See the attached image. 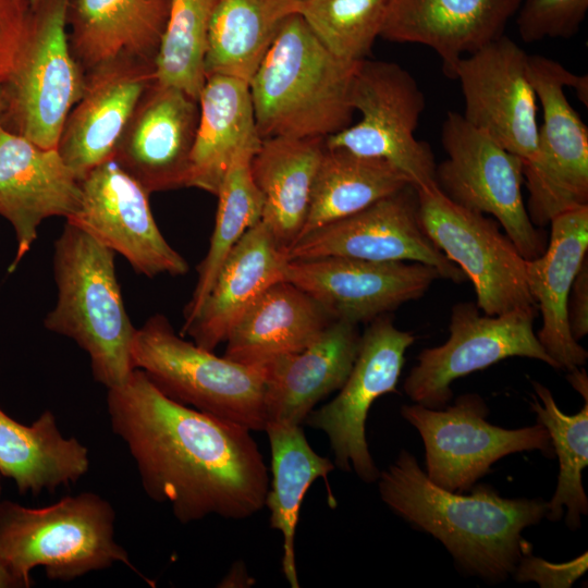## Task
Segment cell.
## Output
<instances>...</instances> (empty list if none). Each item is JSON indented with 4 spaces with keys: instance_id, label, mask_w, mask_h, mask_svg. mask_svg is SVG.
I'll list each match as a JSON object with an SVG mask.
<instances>
[{
    "instance_id": "1",
    "label": "cell",
    "mask_w": 588,
    "mask_h": 588,
    "mask_svg": "<svg viewBox=\"0 0 588 588\" xmlns=\"http://www.w3.org/2000/svg\"><path fill=\"white\" fill-rule=\"evenodd\" d=\"M107 409L144 491L180 523L244 519L264 509L268 468L249 429L172 400L138 368L108 389Z\"/></svg>"
},
{
    "instance_id": "2",
    "label": "cell",
    "mask_w": 588,
    "mask_h": 588,
    "mask_svg": "<svg viewBox=\"0 0 588 588\" xmlns=\"http://www.w3.org/2000/svg\"><path fill=\"white\" fill-rule=\"evenodd\" d=\"M378 488L394 514L438 539L463 572L492 584L507 579L530 553L523 530L547 513L542 499L503 498L488 485L469 494L443 489L406 450L380 471Z\"/></svg>"
},
{
    "instance_id": "3",
    "label": "cell",
    "mask_w": 588,
    "mask_h": 588,
    "mask_svg": "<svg viewBox=\"0 0 588 588\" xmlns=\"http://www.w3.org/2000/svg\"><path fill=\"white\" fill-rule=\"evenodd\" d=\"M359 62L333 56L298 13L290 16L248 83L260 138H327L350 126Z\"/></svg>"
},
{
    "instance_id": "4",
    "label": "cell",
    "mask_w": 588,
    "mask_h": 588,
    "mask_svg": "<svg viewBox=\"0 0 588 588\" xmlns=\"http://www.w3.org/2000/svg\"><path fill=\"white\" fill-rule=\"evenodd\" d=\"M115 253L65 220L54 241L57 302L47 330L75 341L89 356L94 379L107 389L133 371L136 328L126 311L117 278Z\"/></svg>"
},
{
    "instance_id": "5",
    "label": "cell",
    "mask_w": 588,
    "mask_h": 588,
    "mask_svg": "<svg viewBox=\"0 0 588 588\" xmlns=\"http://www.w3.org/2000/svg\"><path fill=\"white\" fill-rule=\"evenodd\" d=\"M115 512L100 495L84 492L30 509L0 503V558L25 587L30 571L45 568L50 579L73 580L117 562L133 571L126 550L114 540Z\"/></svg>"
},
{
    "instance_id": "6",
    "label": "cell",
    "mask_w": 588,
    "mask_h": 588,
    "mask_svg": "<svg viewBox=\"0 0 588 588\" xmlns=\"http://www.w3.org/2000/svg\"><path fill=\"white\" fill-rule=\"evenodd\" d=\"M212 352L176 334L156 314L136 329L132 362L172 400L250 431L265 430L267 369Z\"/></svg>"
},
{
    "instance_id": "7",
    "label": "cell",
    "mask_w": 588,
    "mask_h": 588,
    "mask_svg": "<svg viewBox=\"0 0 588 588\" xmlns=\"http://www.w3.org/2000/svg\"><path fill=\"white\" fill-rule=\"evenodd\" d=\"M68 4L69 0H39L32 8L14 64L0 84V126L44 148L58 147L85 84L69 45Z\"/></svg>"
},
{
    "instance_id": "8",
    "label": "cell",
    "mask_w": 588,
    "mask_h": 588,
    "mask_svg": "<svg viewBox=\"0 0 588 588\" xmlns=\"http://www.w3.org/2000/svg\"><path fill=\"white\" fill-rule=\"evenodd\" d=\"M528 76L542 110L535 158L523 163L527 212L542 228L560 213L588 205V128L569 103L572 87L588 106V76L558 61L528 54Z\"/></svg>"
},
{
    "instance_id": "9",
    "label": "cell",
    "mask_w": 588,
    "mask_h": 588,
    "mask_svg": "<svg viewBox=\"0 0 588 588\" xmlns=\"http://www.w3.org/2000/svg\"><path fill=\"white\" fill-rule=\"evenodd\" d=\"M350 101L360 120L328 136V148L385 160L415 188L436 183V160L428 143L415 137L426 107L414 76L395 62L365 59L354 73Z\"/></svg>"
},
{
    "instance_id": "10",
    "label": "cell",
    "mask_w": 588,
    "mask_h": 588,
    "mask_svg": "<svg viewBox=\"0 0 588 588\" xmlns=\"http://www.w3.org/2000/svg\"><path fill=\"white\" fill-rule=\"evenodd\" d=\"M441 142L446 159L436 167L440 191L467 209L492 216L526 260L540 256L548 243L524 204L523 160L452 111Z\"/></svg>"
},
{
    "instance_id": "11",
    "label": "cell",
    "mask_w": 588,
    "mask_h": 588,
    "mask_svg": "<svg viewBox=\"0 0 588 588\" xmlns=\"http://www.w3.org/2000/svg\"><path fill=\"white\" fill-rule=\"evenodd\" d=\"M488 413L486 402L476 393L463 394L445 408L417 403L401 407L403 418L420 433L425 473L433 483L465 492L506 455L538 450L553 457L549 432L541 424L505 429L490 424L486 419Z\"/></svg>"
},
{
    "instance_id": "12",
    "label": "cell",
    "mask_w": 588,
    "mask_h": 588,
    "mask_svg": "<svg viewBox=\"0 0 588 588\" xmlns=\"http://www.w3.org/2000/svg\"><path fill=\"white\" fill-rule=\"evenodd\" d=\"M416 191L425 232L471 281L483 314L537 309L527 286L526 259L493 218L452 201L438 186Z\"/></svg>"
},
{
    "instance_id": "13",
    "label": "cell",
    "mask_w": 588,
    "mask_h": 588,
    "mask_svg": "<svg viewBox=\"0 0 588 588\" xmlns=\"http://www.w3.org/2000/svg\"><path fill=\"white\" fill-rule=\"evenodd\" d=\"M471 302H458L451 311L450 336L422 350L404 381L406 395L428 408H442L452 399L451 383L509 357L541 360L559 369L534 330L537 309L481 315Z\"/></svg>"
},
{
    "instance_id": "14",
    "label": "cell",
    "mask_w": 588,
    "mask_h": 588,
    "mask_svg": "<svg viewBox=\"0 0 588 588\" xmlns=\"http://www.w3.org/2000/svg\"><path fill=\"white\" fill-rule=\"evenodd\" d=\"M416 338L395 327L387 314L369 322L360 336L352 370L338 395L305 419L329 439L334 465L343 471L354 470L365 482L380 475L366 440V419L373 402L396 392L405 352Z\"/></svg>"
},
{
    "instance_id": "15",
    "label": "cell",
    "mask_w": 588,
    "mask_h": 588,
    "mask_svg": "<svg viewBox=\"0 0 588 588\" xmlns=\"http://www.w3.org/2000/svg\"><path fill=\"white\" fill-rule=\"evenodd\" d=\"M289 260L346 257L369 261H409L431 266L441 279L455 283L467 278L425 232L418 197L412 184L366 208L318 228L287 250Z\"/></svg>"
},
{
    "instance_id": "16",
    "label": "cell",
    "mask_w": 588,
    "mask_h": 588,
    "mask_svg": "<svg viewBox=\"0 0 588 588\" xmlns=\"http://www.w3.org/2000/svg\"><path fill=\"white\" fill-rule=\"evenodd\" d=\"M528 54L509 36L465 56L453 77L465 100L464 119L523 160L537 151V96L528 76Z\"/></svg>"
},
{
    "instance_id": "17",
    "label": "cell",
    "mask_w": 588,
    "mask_h": 588,
    "mask_svg": "<svg viewBox=\"0 0 588 588\" xmlns=\"http://www.w3.org/2000/svg\"><path fill=\"white\" fill-rule=\"evenodd\" d=\"M81 187L79 207L65 220L122 255L147 278L188 271L186 260L170 246L155 221L150 194L113 159L93 169Z\"/></svg>"
},
{
    "instance_id": "18",
    "label": "cell",
    "mask_w": 588,
    "mask_h": 588,
    "mask_svg": "<svg viewBox=\"0 0 588 588\" xmlns=\"http://www.w3.org/2000/svg\"><path fill=\"white\" fill-rule=\"evenodd\" d=\"M441 278L420 262L346 257L289 260L284 280L317 301L333 320L359 324L420 298Z\"/></svg>"
},
{
    "instance_id": "19",
    "label": "cell",
    "mask_w": 588,
    "mask_h": 588,
    "mask_svg": "<svg viewBox=\"0 0 588 588\" xmlns=\"http://www.w3.org/2000/svg\"><path fill=\"white\" fill-rule=\"evenodd\" d=\"M198 100L157 79L137 101L112 159L149 194L187 187Z\"/></svg>"
},
{
    "instance_id": "20",
    "label": "cell",
    "mask_w": 588,
    "mask_h": 588,
    "mask_svg": "<svg viewBox=\"0 0 588 588\" xmlns=\"http://www.w3.org/2000/svg\"><path fill=\"white\" fill-rule=\"evenodd\" d=\"M155 81V63L127 56L85 73L83 94L64 122L57 147L79 181L112 159L137 101Z\"/></svg>"
},
{
    "instance_id": "21",
    "label": "cell",
    "mask_w": 588,
    "mask_h": 588,
    "mask_svg": "<svg viewBox=\"0 0 588 588\" xmlns=\"http://www.w3.org/2000/svg\"><path fill=\"white\" fill-rule=\"evenodd\" d=\"M82 197L81 181L58 148H44L0 126V216L12 225L13 272L30 250L41 222L72 217Z\"/></svg>"
},
{
    "instance_id": "22",
    "label": "cell",
    "mask_w": 588,
    "mask_h": 588,
    "mask_svg": "<svg viewBox=\"0 0 588 588\" xmlns=\"http://www.w3.org/2000/svg\"><path fill=\"white\" fill-rule=\"evenodd\" d=\"M519 4L520 0H387L379 37L430 48L452 78L462 58L504 34Z\"/></svg>"
},
{
    "instance_id": "23",
    "label": "cell",
    "mask_w": 588,
    "mask_h": 588,
    "mask_svg": "<svg viewBox=\"0 0 588 588\" xmlns=\"http://www.w3.org/2000/svg\"><path fill=\"white\" fill-rule=\"evenodd\" d=\"M544 252L525 261L530 295L541 313L537 338L559 369L583 367L587 351L569 331L567 298L588 254V205L554 217Z\"/></svg>"
},
{
    "instance_id": "24",
    "label": "cell",
    "mask_w": 588,
    "mask_h": 588,
    "mask_svg": "<svg viewBox=\"0 0 588 588\" xmlns=\"http://www.w3.org/2000/svg\"><path fill=\"white\" fill-rule=\"evenodd\" d=\"M287 250L260 220L232 248L194 319L182 327L200 347L213 351L246 309L272 284L284 280Z\"/></svg>"
},
{
    "instance_id": "25",
    "label": "cell",
    "mask_w": 588,
    "mask_h": 588,
    "mask_svg": "<svg viewBox=\"0 0 588 588\" xmlns=\"http://www.w3.org/2000/svg\"><path fill=\"white\" fill-rule=\"evenodd\" d=\"M360 336L358 324L334 320L309 346L266 367V425H303L317 403L346 381Z\"/></svg>"
},
{
    "instance_id": "26",
    "label": "cell",
    "mask_w": 588,
    "mask_h": 588,
    "mask_svg": "<svg viewBox=\"0 0 588 588\" xmlns=\"http://www.w3.org/2000/svg\"><path fill=\"white\" fill-rule=\"evenodd\" d=\"M171 0H69L68 37L84 73L119 56L156 64Z\"/></svg>"
},
{
    "instance_id": "27",
    "label": "cell",
    "mask_w": 588,
    "mask_h": 588,
    "mask_svg": "<svg viewBox=\"0 0 588 588\" xmlns=\"http://www.w3.org/2000/svg\"><path fill=\"white\" fill-rule=\"evenodd\" d=\"M334 321L310 295L287 280L268 287L229 332L224 357L268 367L314 343Z\"/></svg>"
},
{
    "instance_id": "28",
    "label": "cell",
    "mask_w": 588,
    "mask_h": 588,
    "mask_svg": "<svg viewBox=\"0 0 588 588\" xmlns=\"http://www.w3.org/2000/svg\"><path fill=\"white\" fill-rule=\"evenodd\" d=\"M198 103L199 121L187 187L217 195L236 154L259 145L261 138L247 82L224 75L207 76Z\"/></svg>"
},
{
    "instance_id": "29",
    "label": "cell",
    "mask_w": 588,
    "mask_h": 588,
    "mask_svg": "<svg viewBox=\"0 0 588 588\" xmlns=\"http://www.w3.org/2000/svg\"><path fill=\"white\" fill-rule=\"evenodd\" d=\"M324 139L264 138L250 159V173L264 198L261 220L286 250L303 230Z\"/></svg>"
},
{
    "instance_id": "30",
    "label": "cell",
    "mask_w": 588,
    "mask_h": 588,
    "mask_svg": "<svg viewBox=\"0 0 588 588\" xmlns=\"http://www.w3.org/2000/svg\"><path fill=\"white\" fill-rule=\"evenodd\" d=\"M88 468L87 448L62 436L51 411L26 426L0 408V474L12 478L20 493L53 492L76 482Z\"/></svg>"
},
{
    "instance_id": "31",
    "label": "cell",
    "mask_w": 588,
    "mask_h": 588,
    "mask_svg": "<svg viewBox=\"0 0 588 588\" xmlns=\"http://www.w3.org/2000/svg\"><path fill=\"white\" fill-rule=\"evenodd\" d=\"M299 1L218 0L207 34L205 77L224 75L249 83Z\"/></svg>"
},
{
    "instance_id": "32",
    "label": "cell",
    "mask_w": 588,
    "mask_h": 588,
    "mask_svg": "<svg viewBox=\"0 0 588 588\" xmlns=\"http://www.w3.org/2000/svg\"><path fill=\"white\" fill-rule=\"evenodd\" d=\"M271 449V485L265 506L270 526L283 537L282 572L292 588H298L295 562V531L299 509L309 487L318 479L327 481L334 463L317 454L309 445L302 425L267 424Z\"/></svg>"
},
{
    "instance_id": "33",
    "label": "cell",
    "mask_w": 588,
    "mask_h": 588,
    "mask_svg": "<svg viewBox=\"0 0 588 588\" xmlns=\"http://www.w3.org/2000/svg\"><path fill=\"white\" fill-rule=\"evenodd\" d=\"M411 184L390 162L326 147L298 240Z\"/></svg>"
},
{
    "instance_id": "34",
    "label": "cell",
    "mask_w": 588,
    "mask_h": 588,
    "mask_svg": "<svg viewBox=\"0 0 588 588\" xmlns=\"http://www.w3.org/2000/svg\"><path fill=\"white\" fill-rule=\"evenodd\" d=\"M259 145L245 147L236 154L219 186L216 195L218 210L209 249L198 268L195 290L184 309L183 326L197 315L232 248L262 218L264 198L253 180L249 166Z\"/></svg>"
},
{
    "instance_id": "35",
    "label": "cell",
    "mask_w": 588,
    "mask_h": 588,
    "mask_svg": "<svg viewBox=\"0 0 588 588\" xmlns=\"http://www.w3.org/2000/svg\"><path fill=\"white\" fill-rule=\"evenodd\" d=\"M532 387L538 399L532 396L530 407L537 422L548 430L560 466L555 492L547 502L544 517L559 520L566 509L565 524L576 530L581 516L588 514V499L581 482V471L588 465V401L577 414L566 415L547 387L537 381H532Z\"/></svg>"
},
{
    "instance_id": "36",
    "label": "cell",
    "mask_w": 588,
    "mask_h": 588,
    "mask_svg": "<svg viewBox=\"0 0 588 588\" xmlns=\"http://www.w3.org/2000/svg\"><path fill=\"white\" fill-rule=\"evenodd\" d=\"M218 0H171L166 33L156 59L157 82L198 100L205 84L207 34Z\"/></svg>"
},
{
    "instance_id": "37",
    "label": "cell",
    "mask_w": 588,
    "mask_h": 588,
    "mask_svg": "<svg viewBox=\"0 0 588 588\" xmlns=\"http://www.w3.org/2000/svg\"><path fill=\"white\" fill-rule=\"evenodd\" d=\"M387 0H301L297 13L339 59L359 62L380 36Z\"/></svg>"
},
{
    "instance_id": "38",
    "label": "cell",
    "mask_w": 588,
    "mask_h": 588,
    "mask_svg": "<svg viewBox=\"0 0 588 588\" xmlns=\"http://www.w3.org/2000/svg\"><path fill=\"white\" fill-rule=\"evenodd\" d=\"M588 0H520L517 28L523 41L573 37L583 24Z\"/></svg>"
},
{
    "instance_id": "39",
    "label": "cell",
    "mask_w": 588,
    "mask_h": 588,
    "mask_svg": "<svg viewBox=\"0 0 588 588\" xmlns=\"http://www.w3.org/2000/svg\"><path fill=\"white\" fill-rule=\"evenodd\" d=\"M30 14L28 0H0V84L14 64Z\"/></svg>"
},
{
    "instance_id": "40",
    "label": "cell",
    "mask_w": 588,
    "mask_h": 588,
    "mask_svg": "<svg viewBox=\"0 0 588 588\" xmlns=\"http://www.w3.org/2000/svg\"><path fill=\"white\" fill-rule=\"evenodd\" d=\"M587 552L567 563L554 564L541 558L524 555L514 574L518 581H536L540 587L568 588L587 569Z\"/></svg>"
},
{
    "instance_id": "41",
    "label": "cell",
    "mask_w": 588,
    "mask_h": 588,
    "mask_svg": "<svg viewBox=\"0 0 588 588\" xmlns=\"http://www.w3.org/2000/svg\"><path fill=\"white\" fill-rule=\"evenodd\" d=\"M567 321L576 341L588 333V258L578 270L568 294Z\"/></svg>"
},
{
    "instance_id": "42",
    "label": "cell",
    "mask_w": 588,
    "mask_h": 588,
    "mask_svg": "<svg viewBox=\"0 0 588 588\" xmlns=\"http://www.w3.org/2000/svg\"><path fill=\"white\" fill-rule=\"evenodd\" d=\"M566 378L572 387L581 394L584 400L588 401V378L586 370L583 367L568 370Z\"/></svg>"
},
{
    "instance_id": "43",
    "label": "cell",
    "mask_w": 588,
    "mask_h": 588,
    "mask_svg": "<svg viewBox=\"0 0 588 588\" xmlns=\"http://www.w3.org/2000/svg\"><path fill=\"white\" fill-rule=\"evenodd\" d=\"M8 587H25V585L11 569V567L0 558V588Z\"/></svg>"
},
{
    "instance_id": "44",
    "label": "cell",
    "mask_w": 588,
    "mask_h": 588,
    "mask_svg": "<svg viewBox=\"0 0 588 588\" xmlns=\"http://www.w3.org/2000/svg\"><path fill=\"white\" fill-rule=\"evenodd\" d=\"M28 1H29L30 5H32V8H33L34 5H36V3H37L39 0H28Z\"/></svg>"
},
{
    "instance_id": "45",
    "label": "cell",
    "mask_w": 588,
    "mask_h": 588,
    "mask_svg": "<svg viewBox=\"0 0 588 588\" xmlns=\"http://www.w3.org/2000/svg\"><path fill=\"white\" fill-rule=\"evenodd\" d=\"M0 111H1V96H0Z\"/></svg>"
}]
</instances>
